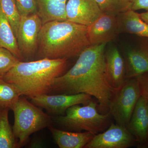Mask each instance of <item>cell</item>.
<instances>
[{"mask_svg": "<svg viewBox=\"0 0 148 148\" xmlns=\"http://www.w3.org/2000/svg\"><path fill=\"white\" fill-rule=\"evenodd\" d=\"M106 44L90 45L83 51L74 66L56 79L51 92L86 93L96 98L100 113L109 112L114 90L109 82L105 66Z\"/></svg>", "mask_w": 148, "mask_h": 148, "instance_id": "1", "label": "cell"}, {"mask_svg": "<svg viewBox=\"0 0 148 148\" xmlns=\"http://www.w3.org/2000/svg\"><path fill=\"white\" fill-rule=\"evenodd\" d=\"M68 65V59L64 58L20 61L3 79L17 88L21 95L31 98L50 93L56 79L65 73Z\"/></svg>", "mask_w": 148, "mask_h": 148, "instance_id": "2", "label": "cell"}, {"mask_svg": "<svg viewBox=\"0 0 148 148\" xmlns=\"http://www.w3.org/2000/svg\"><path fill=\"white\" fill-rule=\"evenodd\" d=\"M87 28L68 20L44 23L39 36V55L42 58L50 59L78 56L90 45Z\"/></svg>", "mask_w": 148, "mask_h": 148, "instance_id": "3", "label": "cell"}, {"mask_svg": "<svg viewBox=\"0 0 148 148\" xmlns=\"http://www.w3.org/2000/svg\"><path fill=\"white\" fill-rule=\"evenodd\" d=\"M98 107V102L92 100L83 106L75 105L69 108L64 115L53 117V121L70 131L84 130L96 135L108 129L112 121L110 113H100Z\"/></svg>", "mask_w": 148, "mask_h": 148, "instance_id": "4", "label": "cell"}, {"mask_svg": "<svg viewBox=\"0 0 148 148\" xmlns=\"http://www.w3.org/2000/svg\"><path fill=\"white\" fill-rule=\"evenodd\" d=\"M11 110L14 118L12 129L20 147L24 145L30 135L49 127L53 121V116L21 96Z\"/></svg>", "mask_w": 148, "mask_h": 148, "instance_id": "5", "label": "cell"}, {"mask_svg": "<svg viewBox=\"0 0 148 148\" xmlns=\"http://www.w3.org/2000/svg\"><path fill=\"white\" fill-rule=\"evenodd\" d=\"M141 96L136 77L126 79L119 88L114 90L109 104V112L116 123L127 127Z\"/></svg>", "mask_w": 148, "mask_h": 148, "instance_id": "6", "label": "cell"}, {"mask_svg": "<svg viewBox=\"0 0 148 148\" xmlns=\"http://www.w3.org/2000/svg\"><path fill=\"white\" fill-rule=\"evenodd\" d=\"M42 24L38 13L21 16L16 39L24 58L31 57L38 50L39 36Z\"/></svg>", "mask_w": 148, "mask_h": 148, "instance_id": "7", "label": "cell"}, {"mask_svg": "<svg viewBox=\"0 0 148 148\" xmlns=\"http://www.w3.org/2000/svg\"><path fill=\"white\" fill-rule=\"evenodd\" d=\"M31 102L45 109L49 113L56 116L64 115L70 107L75 105L88 104L92 100L91 95L86 93L75 94H42L31 98Z\"/></svg>", "mask_w": 148, "mask_h": 148, "instance_id": "8", "label": "cell"}, {"mask_svg": "<svg viewBox=\"0 0 148 148\" xmlns=\"http://www.w3.org/2000/svg\"><path fill=\"white\" fill-rule=\"evenodd\" d=\"M137 145L136 139L127 127L111 121L108 129L94 135L84 148H128Z\"/></svg>", "mask_w": 148, "mask_h": 148, "instance_id": "9", "label": "cell"}, {"mask_svg": "<svg viewBox=\"0 0 148 148\" xmlns=\"http://www.w3.org/2000/svg\"><path fill=\"white\" fill-rule=\"evenodd\" d=\"M87 33L90 45L107 44L119 34L116 16L102 13L88 26Z\"/></svg>", "mask_w": 148, "mask_h": 148, "instance_id": "10", "label": "cell"}, {"mask_svg": "<svg viewBox=\"0 0 148 148\" xmlns=\"http://www.w3.org/2000/svg\"><path fill=\"white\" fill-rule=\"evenodd\" d=\"M102 13L95 0H68L66 4L67 20L86 27Z\"/></svg>", "mask_w": 148, "mask_h": 148, "instance_id": "11", "label": "cell"}, {"mask_svg": "<svg viewBox=\"0 0 148 148\" xmlns=\"http://www.w3.org/2000/svg\"><path fill=\"white\" fill-rule=\"evenodd\" d=\"M147 101L141 96L127 126V129L135 137L137 147L148 148Z\"/></svg>", "mask_w": 148, "mask_h": 148, "instance_id": "12", "label": "cell"}, {"mask_svg": "<svg viewBox=\"0 0 148 148\" xmlns=\"http://www.w3.org/2000/svg\"><path fill=\"white\" fill-rule=\"evenodd\" d=\"M126 67V79L136 77L148 71V40L135 47L129 48L123 53Z\"/></svg>", "mask_w": 148, "mask_h": 148, "instance_id": "13", "label": "cell"}, {"mask_svg": "<svg viewBox=\"0 0 148 148\" xmlns=\"http://www.w3.org/2000/svg\"><path fill=\"white\" fill-rule=\"evenodd\" d=\"M106 74L111 86L119 88L126 79L124 58L116 47L110 48L105 53Z\"/></svg>", "mask_w": 148, "mask_h": 148, "instance_id": "14", "label": "cell"}, {"mask_svg": "<svg viewBox=\"0 0 148 148\" xmlns=\"http://www.w3.org/2000/svg\"><path fill=\"white\" fill-rule=\"evenodd\" d=\"M53 138L60 148H84L94 137L91 132L65 131L49 126Z\"/></svg>", "mask_w": 148, "mask_h": 148, "instance_id": "15", "label": "cell"}, {"mask_svg": "<svg viewBox=\"0 0 148 148\" xmlns=\"http://www.w3.org/2000/svg\"><path fill=\"white\" fill-rule=\"evenodd\" d=\"M116 18L119 34L128 33L148 40V24L135 11L130 10L117 15Z\"/></svg>", "mask_w": 148, "mask_h": 148, "instance_id": "16", "label": "cell"}, {"mask_svg": "<svg viewBox=\"0 0 148 148\" xmlns=\"http://www.w3.org/2000/svg\"><path fill=\"white\" fill-rule=\"evenodd\" d=\"M68 0H36L38 14L42 24L48 21L67 20L66 7Z\"/></svg>", "mask_w": 148, "mask_h": 148, "instance_id": "17", "label": "cell"}, {"mask_svg": "<svg viewBox=\"0 0 148 148\" xmlns=\"http://www.w3.org/2000/svg\"><path fill=\"white\" fill-rule=\"evenodd\" d=\"M0 47L4 48L21 60L24 58L19 50L17 39L9 21L0 6Z\"/></svg>", "mask_w": 148, "mask_h": 148, "instance_id": "18", "label": "cell"}, {"mask_svg": "<svg viewBox=\"0 0 148 148\" xmlns=\"http://www.w3.org/2000/svg\"><path fill=\"white\" fill-rule=\"evenodd\" d=\"M9 110L0 109V148L20 147L9 121Z\"/></svg>", "mask_w": 148, "mask_h": 148, "instance_id": "19", "label": "cell"}, {"mask_svg": "<svg viewBox=\"0 0 148 148\" xmlns=\"http://www.w3.org/2000/svg\"><path fill=\"white\" fill-rule=\"evenodd\" d=\"M21 95L14 85L0 79V109H11Z\"/></svg>", "mask_w": 148, "mask_h": 148, "instance_id": "20", "label": "cell"}, {"mask_svg": "<svg viewBox=\"0 0 148 148\" xmlns=\"http://www.w3.org/2000/svg\"><path fill=\"white\" fill-rule=\"evenodd\" d=\"M102 13L117 16L131 9L129 0H95Z\"/></svg>", "mask_w": 148, "mask_h": 148, "instance_id": "21", "label": "cell"}, {"mask_svg": "<svg viewBox=\"0 0 148 148\" xmlns=\"http://www.w3.org/2000/svg\"><path fill=\"white\" fill-rule=\"evenodd\" d=\"M0 6L9 21L16 38L21 15L17 8L16 0H0Z\"/></svg>", "mask_w": 148, "mask_h": 148, "instance_id": "22", "label": "cell"}, {"mask_svg": "<svg viewBox=\"0 0 148 148\" xmlns=\"http://www.w3.org/2000/svg\"><path fill=\"white\" fill-rule=\"evenodd\" d=\"M20 61L8 49L0 47V79Z\"/></svg>", "mask_w": 148, "mask_h": 148, "instance_id": "23", "label": "cell"}, {"mask_svg": "<svg viewBox=\"0 0 148 148\" xmlns=\"http://www.w3.org/2000/svg\"><path fill=\"white\" fill-rule=\"evenodd\" d=\"M16 1L21 16L38 13L36 0H16Z\"/></svg>", "mask_w": 148, "mask_h": 148, "instance_id": "24", "label": "cell"}, {"mask_svg": "<svg viewBox=\"0 0 148 148\" xmlns=\"http://www.w3.org/2000/svg\"><path fill=\"white\" fill-rule=\"evenodd\" d=\"M140 86L141 96L148 101V71L136 77Z\"/></svg>", "mask_w": 148, "mask_h": 148, "instance_id": "25", "label": "cell"}, {"mask_svg": "<svg viewBox=\"0 0 148 148\" xmlns=\"http://www.w3.org/2000/svg\"><path fill=\"white\" fill-rule=\"evenodd\" d=\"M131 9L134 11L145 10L148 11V0H129Z\"/></svg>", "mask_w": 148, "mask_h": 148, "instance_id": "26", "label": "cell"}, {"mask_svg": "<svg viewBox=\"0 0 148 148\" xmlns=\"http://www.w3.org/2000/svg\"><path fill=\"white\" fill-rule=\"evenodd\" d=\"M140 18H142L146 23L148 24V11H146V12L139 14Z\"/></svg>", "mask_w": 148, "mask_h": 148, "instance_id": "27", "label": "cell"}, {"mask_svg": "<svg viewBox=\"0 0 148 148\" xmlns=\"http://www.w3.org/2000/svg\"><path fill=\"white\" fill-rule=\"evenodd\" d=\"M147 110L148 112V101H147Z\"/></svg>", "mask_w": 148, "mask_h": 148, "instance_id": "28", "label": "cell"}]
</instances>
